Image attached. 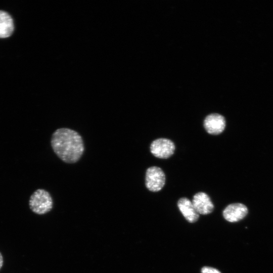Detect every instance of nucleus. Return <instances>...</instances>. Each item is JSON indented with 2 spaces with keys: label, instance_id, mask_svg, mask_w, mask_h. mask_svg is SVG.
Segmentation results:
<instances>
[{
  "label": "nucleus",
  "instance_id": "10",
  "mask_svg": "<svg viewBox=\"0 0 273 273\" xmlns=\"http://www.w3.org/2000/svg\"><path fill=\"white\" fill-rule=\"evenodd\" d=\"M201 273H221L218 269L210 267L204 266L201 269Z\"/></svg>",
  "mask_w": 273,
  "mask_h": 273
},
{
  "label": "nucleus",
  "instance_id": "6",
  "mask_svg": "<svg viewBox=\"0 0 273 273\" xmlns=\"http://www.w3.org/2000/svg\"><path fill=\"white\" fill-rule=\"evenodd\" d=\"M248 212V208L244 204L235 203L228 205L223 210L222 214L227 221L235 222L244 218Z\"/></svg>",
  "mask_w": 273,
  "mask_h": 273
},
{
  "label": "nucleus",
  "instance_id": "9",
  "mask_svg": "<svg viewBox=\"0 0 273 273\" xmlns=\"http://www.w3.org/2000/svg\"><path fill=\"white\" fill-rule=\"evenodd\" d=\"M14 28L11 16L6 12L0 10V38L9 37L12 34Z\"/></svg>",
  "mask_w": 273,
  "mask_h": 273
},
{
  "label": "nucleus",
  "instance_id": "2",
  "mask_svg": "<svg viewBox=\"0 0 273 273\" xmlns=\"http://www.w3.org/2000/svg\"><path fill=\"white\" fill-rule=\"evenodd\" d=\"M29 206L33 213L38 215L45 214L53 208L52 197L47 191L37 189L30 196Z\"/></svg>",
  "mask_w": 273,
  "mask_h": 273
},
{
  "label": "nucleus",
  "instance_id": "5",
  "mask_svg": "<svg viewBox=\"0 0 273 273\" xmlns=\"http://www.w3.org/2000/svg\"><path fill=\"white\" fill-rule=\"evenodd\" d=\"M204 127L209 134L217 135L223 132L226 122L224 117L218 113L207 115L204 120Z\"/></svg>",
  "mask_w": 273,
  "mask_h": 273
},
{
  "label": "nucleus",
  "instance_id": "8",
  "mask_svg": "<svg viewBox=\"0 0 273 273\" xmlns=\"http://www.w3.org/2000/svg\"><path fill=\"white\" fill-rule=\"evenodd\" d=\"M177 206L186 219L191 223L197 221L199 214L195 210L192 202L186 197L180 198L177 202Z\"/></svg>",
  "mask_w": 273,
  "mask_h": 273
},
{
  "label": "nucleus",
  "instance_id": "3",
  "mask_svg": "<svg viewBox=\"0 0 273 273\" xmlns=\"http://www.w3.org/2000/svg\"><path fill=\"white\" fill-rule=\"evenodd\" d=\"M165 183V175L160 167L151 166L146 172L145 185L150 191L156 192L160 191Z\"/></svg>",
  "mask_w": 273,
  "mask_h": 273
},
{
  "label": "nucleus",
  "instance_id": "7",
  "mask_svg": "<svg viewBox=\"0 0 273 273\" xmlns=\"http://www.w3.org/2000/svg\"><path fill=\"white\" fill-rule=\"evenodd\" d=\"M192 204L198 214L206 215L211 213L214 205L209 196L204 192H198L194 196Z\"/></svg>",
  "mask_w": 273,
  "mask_h": 273
},
{
  "label": "nucleus",
  "instance_id": "4",
  "mask_svg": "<svg viewBox=\"0 0 273 273\" xmlns=\"http://www.w3.org/2000/svg\"><path fill=\"white\" fill-rule=\"evenodd\" d=\"M173 142L166 138H159L153 141L150 145V151L156 157L166 159L171 156L174 152Z\"/></svg>",
  "mask_w": 273,
  "mask_h": 273
},
{
  "label": "nucleus",
  "instance_id": "11",
  "mask_svg": "<svg viewBox=\"0 0 273 273\" xmlns=\"http://www.w3.org/2000/svg\"><path fill=\"white\" fill-rule=\"evenodd\" d=\"M4 264V258L2 253L0 252V270L2 268Z\"/></svg>",
  "mask_w": 273,
  "mask_h": 273
},
{
  "label": "nucleus",
  "instance_id": "1",
  "mask_svg": "<svg viewBox=\"0 0 273 273\" xmlns=\"http://www.w3.org/2000/svg\"><path fill=\"white\" fill-rule=\"evenodd\" d=\"M51 143L57 156L68 163L78 161L84 150L81 135L75 130L68 128L56 130L52 134Z\"/></svg>",
  "mask_w": 273,
  "mask_h": 273
}]
</instances>
